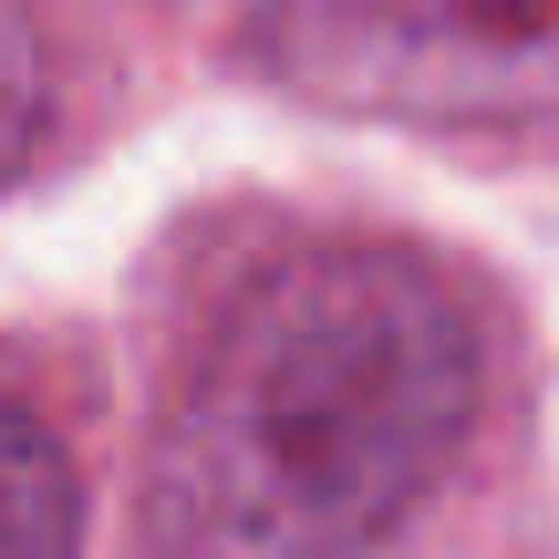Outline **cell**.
<instances>
[{
  "label": "cell",
  "instance_id": "6da1fadb",
  "mask_svg": "<svg viewBox=\"0 0 559 559\" xmlns=\"http://www.w3.org/2000/svg\"><path fill=\"white\" fill-rule=\"evenodd\" d=\"M477 415L466 311L404 249H300L198 342L156 436L166 559H362Z\"/></svg>",
  "mask_w": 559,
  "mask_h": 559
},
{
  "label": "cell",
  "instance_id": "3957f363",
  "mask_svg": "<svg viewBox=\"0 0 559 559\" xmlns=\"http://www.w3.org/2000/svg\"><path fill=\"white\" fill-rule=\"evenodd\" d=\"M73 466L21 404H0V559H73Z\"/></svg>",
  "mask_w": 559,
  "mask_h": 559
},
{
  "label": "cell",
  "instance_id": "7a4b0ae2",
  "mask_svg": "<svg viewBox=\"0 0 559 559\" xmlns=\"http://www.w3.org/2000/svg\"><path fill=\"white\" fill-rule=\"evenodd\" d=\"M300 94L394 124L559 115V0H270Z\"/></svg>",
  "mask_w": 559,
  "mask_h": 559
},
{
  "label": "cell",
  "instance_id": "277c9868",
  "mask_svg": "<svg viewBox=\"0 0 559 559\" xmlns=\"http://www.w3.org/2000/svg\"><path fill=\"white\" fill-rule=\"evenodd\" d=\"M41 115H52V73H41L32 21L0 0V187L21 177V156L41 145Z\"/></svg>",
  "mask_w": 559,
  "mask_h": 559
}]
</instances>
